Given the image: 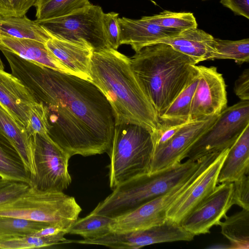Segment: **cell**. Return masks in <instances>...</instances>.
<instances>
[{"instance_id": "5b68a950", "label": "cell", "mask_w": 249, "mask_h": 249, "mask_svg": "<svg viewBox=\"0 0 249 249\" xmlns=\"http://www.w3.org/2000/svg\"><path fill=\"white\" fill-rule=\"evenodd\" d=\"M154 147L151 133L134 124L115 125L110 148L109 183L114 189L136 176L149 173Z\"/></svg>"}, {"instance_id": "e0dca14e", "label": "cell", "mask_w": 249, "mask_h": 249, "mask_svg": "<svg viewBox=\"0 0 249 249\" xmlns=\"http://www.w3.org/2000/svg\"><path fill=\"white\" fill-rule=\"evenodd\" d=\"M0 50L13 53L36 64L75 75L51 53L45 43L33 39L0 35Z\"/></svg>"}, {"instance_id": "30bf717a", "label": "cell", "mask_w": 249, "mask_h": 249, "mask_svg": "<svg viewBox=\"0 0 249 249\" xmlns=\"http://www.w3.org/2000/svg\"><path fill=\"white\" fill-rule=\"evenodd\" d=\"M34 136L36 175L31 185L42 190L63 192L71 182L69 173L71 157L57 146L48 135Z\"/></svg>"}, {"instance_id": "ac0fdd59", "label": "cell", "mask_w": 249, "mask_h": 249, "mask_svg": "<svg viewBox=\"0 0 249 249\" xmlns=\"http://www.w3.org/2000/svg\"><path fill=\"white\" fill-rule=\"evenodd\" d=\"M158 43L170 45L176 51L190 57L196 64L212 60L215 53L214 37L197 28L183 30L156 43Z\"/></svg>"}, {"instance_id": "44dd1931", "label": "cell", "mask_w": 249, "mask_h": 249, "mask_svg": "<svg viewBox=\"0 0 249 249\" xmlns=\"http://www.w3.org/2000/svg\"><path fill=\"white\" fill-rule=\"evenodd\" d=\"M249 172V125L229 148L218 176V183H232Z\"/></svg>"}, {"instance_id": "603a6c76", "label": "cell", "mask_w": 249, "mask_h": 249, "mask_svg": "<svg viewBox=\"0 0 249 249\" xmlns=\"http://www.w3.org/2000/svg\"><path fill=\"white\" fill-rule=\"evenodd\" d=\"M0 178L31 185V175L10 142L0 134Z\"/></svg>"}, {"instance_id": "484cf974", "label": "cell", "mask_w": 249, "mask_h": 249, "mask_svg": "<svg viewBox=\"0 0 249 249\" xmlns=\"http://www.w3.org/2000/svg\"><path fill=\"white\" fill-rule=\"evenodd\" d=\"M91 3L89 0H37L36 21H43L67 16Z\"/></svg>"}, {"instance_id": "d6986e66", "label": "cell", "mask_w": 249, "mask_h": 249, "mask_svg": "<svg viewBox=\"0 0 249 249\" xmlns=\"http://www.w3.org/2000/svg\"><path fill=\"white\" fill-rule=\"evenodd\" d=\"M0 134L13 145L20 157L31 178L36 175L34 136L0 106Z\"/></svg>"}, {"instance_id": "4fadbf2b", "label": "cell", "mask_w": 249, "mask_h": 249, "mask_svg": "<svg viewBox=\"0 0 249 249\" xmlns=\"http://www.w3.org/2000/svg\"><path fill=\"white\" fill-rule=\"evenodd\" d=\"M232 183H221L181 221L180 225L195 236L210 233L233 205Z\"/></svg>"}, {"instance_id": "f1b7e54d", "label": "cell", "mask_w": 249, "mask_h": 249, "mask_svg": "<svg viewBox=\"0 0 249 249\" xmlns=\"http://www.w3.org/2000/svg\"><path fill=\"white\" fill-rule=\"evenodd\" d=\"M67 239L64 235L51 237L33 235L24 236L0 235V249H24L46 248L65 244Z\"/></svg>"}, {"instance_id": "5bb4252c", "label": "cell", "mask_w": 249, "mask_h": 249, "mask_svg": "<svg viewBox=\"0 0 249 249\" xmlns=\"http://www.w3.org/2000/svg\"><path fill=\"white\" fill-rule=\"evenodd\" d=\"M218 116L188 123L167 144L153 152L149 173L181 162L195 143L213 125Z\"/></svg>"}, {"instance_id": "4dcf8cb0", "label": "cell", "mask_w": 249, "mask_h": 249, "mask_svg": "<svg viewBox=\"0 0 249 249\" xmlns=\"http://www.w3.org/2000/svg\"><path fill=\"white\" fill-rule=\"evenodd\" d=\"M49 225L45 222L0 215V235L30 236Z\"/></svg>"}, {"instance_id": "8fae6325", "label": "cell", "mask_w": 249, "mask_h": 249, "mask_svg": "<svg viewBox=\"0 0 249 249\" xmlns=\"http://www.w3.org/2000/svg\"><path fill=\"white\" fill-rule=\"evenodd\" d=\"M229 148L211 153L188 188L169 207L167 219L180 224L184 218L210 194L218 183L220 170Z\"/></svg>"}, {"instance_id": "f35d334b", "label": "cell", "mask_w": 249, "mask_h": 249, "mask_svg": "<svg viewBox=\"0 0 249 249\" xmlns=\"http://www.w3.org/2000/svg\"><path fill=\"white\" fill-rule=\"evenodd\" d=\"M220 3L235 14L249 18V0H221Z\"/></svg>"}, {"instance_id": "1f68e13d", "label": "cell", "mask_w": 249, "mask_h": 249, "mask_svg": "<svg viewBox=\"0 0 249 249\" xmlns=\"http://www.w3.org/2000/svg\"><path fill=\"white\" fill-rule=\"evenodd\" d=\"M25 128L33 136L36 134L48 135L46 111L44 106L41 103L37 102L31 107Z\"/></svg>"}, {"instance_id": "f546056e", "label": "cell", "mask_w": 249, "mask_h": 249, "mask_svg": "<svg viewBox=\"0 0 249 249\" xmlns=\"http://www.w3.org/2000/svg\"><path fill=\"white\" fill-rule=\"evenodd\" d=\"M143 17L151 23L179 32L197 27L196 18L193 14L190 12H175L164 10L159 14Z\"/></svg>"}, {"instance_id": "8d00e7d4", "label": "cell", "mask_w": 249, "mask_h": 249, "mask_svg": "<svg viewBox=\"0 0 249 249\" xmlns=\"http://www.w3.org/2000/svg\"><path fill=\"white\" fill-rule=\"evenodd\" d=\"M232 201L243 209L249 210V178L246 175L232 182Z\"/></svg>"}, {"instance_id": "ab89813d", "label": "cell", "mask_w": 249, "mask_h": 249, "mask_svg": "<svg viewBox=\"0 0 249 249\" xmlns=\"http://www.w3.org/2000/svg\"><path fill=\"white\" fill-rule=\"evenodd\" d=\"M66 234H68V232L61 227L54 225H49L34 233L32 235L40 237H51Z\"/></svg>"}, {"instance_id": "e575fe53", "label": "cell", "mask_w": 249, "mask_h": 249, "mask_svg": "<svg viewBox=\"0 0 249 249\" xmlns=\"http://www.w3.org/2000/svg\"><path fill=\"white\" fill-rule=\"evenodd\" d=\"M119 14L115 12L104 13L103 23L109 47L117 50L119 44Z\"/></svg>"}, {"instance_id": "74e56055", "label": "cell", "mask_w": 249, "mask_h": 249, "mask_svg": "<svg viewBox=\"0 0 249 249\" xmlns=\"http://www.w3.org/2000/svg\"><path fill=\"white\" fill-rule=\"evenodd\" d=\"M233 90L241 101H249V69H245L234 82Z\"/></svg>"}, {"instance_id": "7c38bea8", "label": "cell", "mask_w": 249, "mask_h": 249, "mask_svg": "<svg viewBox=\"0 0 249 249\" xmlns=\"http://www.w3.org/2000/svg\"><path fill=\"white\" fill-rule=\"evenodd\" d=\"M198 82L191 104L190 120L218 115L227 107L226 85L214 66L196 65Z\"/></svg>"}, {"instance_id": "cb8c5ba5", "label": "cell", "mask_w": 249, "mask_h": 249, "mask_svg": "<svg viewBox=\"0 0 249 249\" xmlns=\"http://www.w3.org/2000/svg\"><path fill=\"white\" fill-rule=\"evenodd\" d=\"M218 225L222 234L230 243L229 248L249 249V210H242L230 216L226 215Z\"/></svg>"}, {"instance_id": "52a82bcc", "label": "cell", "mask_w": 249, "mask_h": 249, "mask_svg": "<svg viewBox=\"0 0 249 249\" xmlns=\"http://www.w3.org/2000/svg\"><path fill=\"white\" fill-rule=\"evenodd\" d=\"M98 5H89L66 16L37 21L53 37L96 52L110 48L105 35L104 15Z\"/></svg>"}, {"instance_id": "60d3db41", "label": "cell", "mask_w": 249, "mask_h": 249, "mask_svg": "<svg viewBox=\"0 0 249 249\" xmlns=\"http://www.w3.org/2000/svg\"><path fill=\"white\" fill-rule=\"evenodd\" d=\"M0 69L4 70V67L3 65V63L1 60L0 58Z\"/></svg>"}, {"instance_id": "ba28073f", "label": "cell", "mask_w": 249, "mask_h": 249, "mask_svg": "<svg viewBox=\"0 0 249 249\" xmlns=\"http://www.w3.org/2000/svg\"><path fill=\"white\" fill-rule=\"evenodd\" d=\"M248 125L249 101L227 107L193 145L186 158L196 161L207 154L230 148Z\"/></svg>"}, {"instance_id": "83f0119b", "label": "cell", "mask_w": 249, "mask_h": 249, "mask_svg": "<svg viewBox=\"0 0 249 249\" xmlns=\"http://www.w3.org/2000/svg\"><path fill=\"white\" fill-rule=\"evenodd\" d=\"M215 53L212 60L233 59L238 65L249 61V38L239 40L214 38Z\"/></svg>"}, {"instance_id": "277c9868", "label": "cell", "mask_w": 249, "mask_h": 249, "mask_svg": "<svg viewBox=\"0 0 249 249\" xmlns=\"http://www.w3.org/2000/svg\"><path fill=\"white\" fill-rule=\"evenodd\" d=\"M188 159L152 173L136 176L120 184L91 212L114 218L130 212L169 191L191 176L199 166Z\"/></svg>"}, {"instance_id": "3957f363", "label": "cell", "mask_w": 249, "mask_h": 249, "mask_svg": "<svg viewBox=\"0 0 249 249\" xmlns=\"http://www.w3.org/2000/svg\"><path fill=\"white\" fill-rule=\"evenodd\" d=\"M130 59L132 71L159 117L197 72L192 58L163 43L147 46Z\"/></svg>"}, {"instance_id": "2e32d148", "label": "cell", "mask_w": 249, "mask_h": 249, "mask_svg": "<svg viewBox=\"0 0 249 249\" xmlns=\"http://www.w3.org/2000/svg\"><path fill=\"white\" fill-rule=\"evenodd\" d=\"M118 21L120 45H129L136 53L147 46L155 44L180 32L151 23L143 17L138 19L123 17L119 18Z\"/></svg>"}, {"instance_id": "d6a6232c", "label": "cell", "mask_w": 249, "mask_h": 249, "mask_svg": "<svg viewBox=\"0 0 249 249\" xmlns=\"http://www.w3.org/2000/svg\"><path fill=\"white\" fill-rule=\"evenodd\" d=\"M29 185L0 178V206L10 203L24 193Z\"/></svg>"}, {"instance_id": "d4e9b609", "label": "cell", "mask_w": 249, "mask_h": 249, "mask_svg": "<svg viewBox=\"0 0 249 249\" xmlns=\"http://www.w3.org/2000/svg\"><path fill=\"white\" fill-rule=\"evenodd\" d=\"M198 82L197 72L183 89L159 117L160 122L178 124L191 121L190 112L193 96Z\"/></svg>"}, {"instance_id": "7402d4cb", "label": "cell", "mask_w": 249, "mask_h": 249, "mask_svg": "<svg viewBox=\"0 0 249 249\" xmlns=\"http://www.w3.org/2000/svg\"><path fill=\"white\" fill-rule=\"evenodd\" d=\"M0 35L35 40L44 43L52 36L35 20L26 15L6 16L0 15Z\"/></svg>"}, {"instance_id": "4316f807", "label": "cell", "mask_w": 249, "mask_h": 249, "mask_svg": "<svg viewBox=\"0 0 249 249\" xmlns=\"http://www.w3.org/2000/svg\"><path fill=\"white\" fill-rule=\"evenodd\" d=\"M112 219L90 212L85 217L78 219L70 228L68 233L80 235L85 239L96 238L111 232Z\"/></svg>"}, {"instance_id": "ffe728a7", "label": "cell", "mask_w": 249, "mask_h": 249, "mask_svg": "<svg viewBox=\"0 0 249 249\" xmlns=\"http://www.w3.org/2000/svg\"><path fill=\"white\" fill-rule=\"evenodd\" d=\"M45 44L51 53L75 76L92 82L89 69L93 51L53 36Z\"/></svg>"}, {"instance_id": "8992f818", "label": "cell", "mask_w": 249, "mask_h": 249, "mask_svg": "<svg viewBox=\"0 0 249 249\" xmlns=\"http://www.w3.org/2000/svg\"><path fill=\"white\" fill-rule=\"evenodd\" d=\"M82 208L63 192L42 190L32 186L13 201L0 206V215L42 222L61 227L69 233Z\"/></svg>"}, {"instance_id": "d590c367", "label": "cell", "mask_w": 249, "mask_h": 249, "mask_svg": "<svg viewBox=\"0 0 249 249\" xmlns=\"http://www.w3.org/2000/svg\"><path fill=\"white\" fill-rule=\"evenodd\" d=\"M37 0H0V15L22 16L35 6Z\"/></svg>"}, {"instance_id": "7a4b0ae2", "label": "cell", "mask_w": 249, "mask_h": 249, "mask_svg": "<svg viewBox=\"0 0 249 249\" xmlns=\"http://www.w3.org/2000/svg\"><path fill=\"white\" fill-rule=\"evenodd\" d=\"M89 71L92 82L112 107L116 124H137L151 133L157 130L159 117L132 71L130 58L112 48L93 52Z\"/></svg>"}, {"instance_id": "9a60e30c", "label": "cell", "mask_w": 249, "mask_h": 249, "mask_svg": "<svg viewBox=\"0 0 249 249\" xmlns=\"http://www.w3.org/2000/svg\"><path fill=\"white\" fill-rule=\"evenodd\" d=\"M37 103L33 94L20 80L0 69V106L25 127L30 110Z\"/></svg>"}, {"instance_id": "836d02e7", "label": "cell", "mask_w": 249, "mask_h": 249, "mask_svg": "<svg viewBox=\"0 0 249 249\" xmlns=\"http://www.w3.org/2000/svg\"><path fill=\"white\" fill-rule=\"evenodd\" d=\"M189 122L178 124H168L160 122V124L157 130L151 133L154 147L153 152L167 144Z\"/></svg>"}, {"instance_id": "9c48e42d", "label": "cell", "mask_w": 249, "mask_h": 249, "mask_svg": "<svg viewBox=\"0 0 249 249\" xmlns=\"http://www.w3.org/2000/svg\"><path fill=\"white\" fill-rule=\"evenodd\" d=\"M209 155L201 158L200 164L194 173L169 191L138 208L113 218L111 232L123 233L142 230L161 224L167 219L166 213L172 204L190 186L200 172Z\"/></svg>"}, {"instance_id": "6da1fadb", "label": "cell", "mask_w": 249, "mask_h": 249, "mask_svg": "<svg viewBox=\"0 0 249 249\" xmlns=\"http://www.w3.org/2000/svg\"><path fill=\"white\" fill-rule=\"evenodd\" d=\"M2 53L12 74L45 107L50 139L71 158L108 152L116 125L112 107L92 82Z\"/></svg>"}]
</instances>
